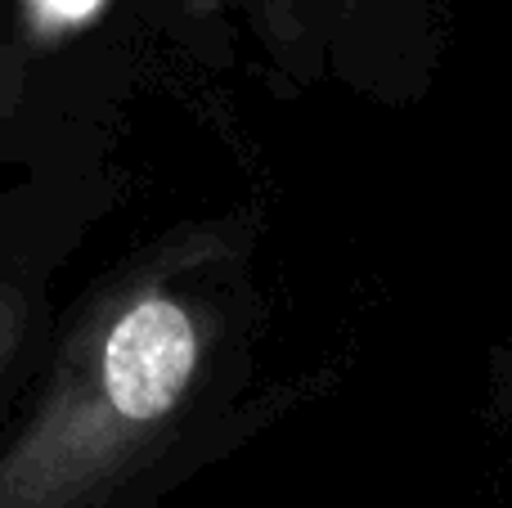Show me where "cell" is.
<instances>
[{
	"label": "cell",
	"mask_w": 512,
	"mask_h": 508,
	"mask_svg": "<svg viewBox=\"0 0 512 508\" xmlns=\"http://www.w3.org/2000/svg\"><path fill=\"white\" fill-rule=\"evenodd\" d=\"M261 212L149 239L77 306L36 410L0 455V508H113L203 468L306 387H256Z\"/></svg>",
	"instance_id": "6da1fadb"
},
{
	"label": "cell",
	"mask_w": 512,
	"mask_h": 508,
	"mask_svg": "<svg viewBox=\"0 0 512 508\" xmlns=\"http://www.w3.org/2000/svg\"><path fill=\"white\" fill-rule=\"evenodd\" d=\"M454 45V0H243V50L279 99L319 90L378 113L427 104Z\"/></svg>",
	"instance_id": "7a4b0ae2"
},
{
	"label": "cell",
	"mask_w": 512,
	"mask_h": 508,
	"mask_svg": "<svg viewBox=\"0 0 512 508\" xmlns=\"http://www.w3.org/2000/svg\"><path fill=\"white\" fill-rule=\"evenodd\" d=\"M149 27L194 68L225 72L243 54V0H140Z\"/></svg>",
	"instance_id": "3957f363"
},
{
	"label": "cell",
	"mask_w": 512,
	"mask_h": 508,
	"mask_svg": "<svg viewBox=\"0 0 512 508\" xmlns=\"http://www.w3.org/2000/svg\"><path fill=\"white\" fill-rule=\"evenodd\" d=\"M32 311H36L32 293L0 270V378L18 365V356H23L27 329H32Z\"/></svg>",
	"instance_id": "277c9868"
},
{
	"label": "cell",
	"mask_w": 512,
	"mask_h": 508,
	"mask_svg": "<svg viewBox=\"0 0 512 508\" xmlns=\"http://www.w3.org/2000/svg\"><path fill=\"white\" fill-rule=\"evenodd\" d=\"M32 95V45L0 36V122L18 113Z\"/></svg>",
	"instance_id": "5b68a950"
},
{
	"label": "cell",
	"mask_w": 512,
	"mask_h": 508,
	"mask_svg": "<svg viewBox=\"0 0 512 508\" xmlns=\"http://www.w3.org/2000/svg\"><path fill=\"white\" fill-rule=\"evenodd\" d=\"M486 414L512 419V329L499 338V347L486 360Z\"/></svg>",
	"instance_id": "8992f818"
}]
</instances>
